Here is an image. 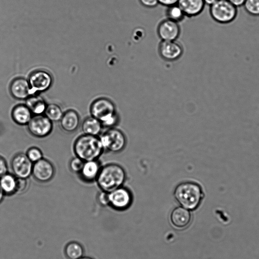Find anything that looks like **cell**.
Instances as JSON below:
<instances>
[{"label": "cell", "mask_w": 259, "mask_h": 259, "mask_svg": "<svg viewBox=\"0 0 259 259\" xmlns=\"http://www.w3.org/2000/svg\"><path fill=\"white\" fill-rule=\"evenodd\" d=\"M84 161L75 156L69 162V168L71 171L75 174H79L83 165Z\"/></svg>", "instance_id": "28"}, {"label": "cell", "mask_w": 259, "mask_h": 259, "mask_svg": "<svg viewBox=\"0 0 259 259\" xmlns=\"http://www.w3.org/2000/svg\"><path fill=\"white\" fill-rule=\"evenodd\" d=\"M11 116L13 121L18 125H27L33 116L30 109L26 105H18L12 111Z\"/></svg>", "instance_id": "19"}, {"label": "cell", "mask_w": 259, "mask_h": 259, "mask_svg": "<svg viewBox=\"0 0 259 259\" xmlns=\"http://www.w3.org/2000/svg\"><path fill=\"white\" fill-rule=\"evenodd\" d=\"M126 174L120 165L111 163L101 167L96 182L100 189L110 192L121 187L125 182Z\"/></svg>", "instance_id": "2"}, {"label": "cell", "mask_w": 259, "mask_h": 259, "mask_svg": "<svg viewBox=\"0 0 259 259\" xmlns=\"http://www.w3.org/2000/svg\"><path fill=\"white\" fill-rule=\"evenodd\" d=\"M25 154L29 159L33 163L43 158L42 151L36 147L29 148Z\"/></svg>", "instance_id": "27"}, {"label": "cell", "mask_w": 259, "mask_h": 259, "mask_svg": "<svg viewBox=\"0 0 259 259\" xmlns=\"http://www.w3.org/2000/svg\"><path fill=\"white\" fill-rule=\"evenodd\" d=\"M140 3L147 8L156 7L159 4L157 0H139Z\"/></svg>", "instance_id": "30"}, {"label": "cell", "mask_w": 259, "mask_h": 259, "mask_svg": "<svg viewBox=\"0 0 259 259\" xmlns=\"http://www.w3.org/2000/svg\"><path fill=\"white\" fill-rule=\"evenodd\" d=\"M55 174V168L51 162L42 158L33 164L32 175L37 181L47 183L50 181Z\"/></svg>", "instance_id": "10"}, {"label": "cell", "mask_w": 259, "mask_h": 259, "mask_svg": "<svg viewBox=\"0 0 259 259\" xmlns=\"http://www.w3.org/2000/svg\"><path fill=\"white\" fill-rule=\"evenodd\" d=\"M210 15L213 20L220 24L233 21L237 15V8L227 0H218L210 6Z\"/></svg>", "instance_id": "5"}, {"label": "cell", "mask_w": 259, "mask_h": 259, "mask_svg": "<svg viewBox=\"0 0 259 259\" xmlns=\"http://www.w3.org/2000/svg\"><path fill=\"white\" fill-rule=\"evenodd\" d=\"M17 177L7 172L0 178V187L5 195H12L17 193Z\"/></svg>", "instance_id": "22"}, {"label": "cell", "mask_w": 259, "mask_h": 259, "mask_svg": "<svg viewBox=\"0 0 259 259\" xmlns=\"http://www.w3.org/2000/svg\"><path fill=\"white\" fill-rule=\"evenodd\" d=\"M158 4L166 7L178 4L179 0H157Z\"/></svg>", "instance_id": "33"}, {"label": "cell", "mask_w": 259, "mask_h": 259, "mask_svg": "<svg viewBox=\"0 0 259 259\" xmlns=\"http://www.w3.org/2000/svg\"><path fill=\"white\" fill-rule=\"evenodd\" d=\"M205 5H207L208 6H210L214 4L215 2L218 1V0H203Z\"/></svg>", "instance_id": "35"}, {"label": "cell", "mask_w": 259, "mask_h": 259, "mask_svg": "<svg viewBox=\"0 0 259 259\" xmlns=\"http://www.w3.org/2000/svg\"><path fill=\"white\" fill-rule=\"evenodd\" d=\"M98 200L102 205L108 204V192L101 190L98 194Z\"/></svg>", "instance_id": "32"}, {"label": "cell", "mask_w": 259, "mask_h": 259, "mask_svg": "<svg viewBox=\"0 0 259 259\" xmlns=\"http://www.w3.org/2000/svg\"><path fill=\"white\" fill-rule=\"evenodd\" d=\"M157 31L162 41L176 40L180 35L181 28L179 23L166 19L159 23Z\"/></svg>", "instance_id": "12"}, {"label": "cell", "mask_w": 259, "mask_h": 259, "mask_svg": "<svg viewBox=\"0 0 259 259\" xmlns=\"http://www.w3.org/2000/svg\"><path fill=\"white\" fill-rule=\"evenodd\" d=\"M61 128L67 133H72L78 127L80 117L78 113L74 110L65 112L59 121Z\"/></svg>", "instance_id": "16"}, {"label": "cell", "mask_w": 259, "mask_h": 259, "mask_svg": "<svg viewBox=\"0 0 259 259\" xmlns=\"http://www.w3.org/2000/svg\"><path fill=\"white\" fill-rule=\"evenodd\" d=\"M178 5L185 16L192 17L199 15L204 10L205 4L203 0H179Z\"/></svg>", "instance_id": "17"}, {"label": "cell", "mask_w": 259, "mask_h": 259, "mask_svg": "<svg viewBox=\"0 0 259 259\" xmlns=\"http://www.w3.org/2000/svg\"><path fill=\"white\" fill-rule=\"evenodd\" d=\"M27 125L29 133L38 138L48 136L53 129V122L44 114L33 115Z\"/></svg>", "instance_id": "7"}, {"label": "cell", "mask_w": 259, "mask_h": 259, "mask_svg": "<svg viewBox=\"0 0 259 259\" xmlns=\"http://www.w3.org/2000/svg\"><path fill=\"white\" fill-rule=\"evenodd\" d=\"M158 52L160 57L164 60L174 61L182 56L183 48L176 40H161L158 46Z\"/></svg>", "instance_id": "11"}, {"label": "cell", "mask_w": 259, "mask_h": 259, "mask_svg": "<svg viewBox=\"0 0 259 259\" xmlns=\"http://www.w3.org/2000/svg\"><path fill=\"white\" fill-rule=\"evenodd\" d=\"M102 166L98 160L84 161L79 174L82 180L88 183L96 181Z\"/></svg>", "instance_id": "14"}, {"label": "cell", "mask_w": 259, "mask_h": 259, "mask_svg": "<svg viewBox=\"0 0 259 259\" xmlns=\"http://www.w3.org/2000/svg\"><path fill=\"white\" fill-rule=\"evenodd\" d=\"M33 164L26 154L22 152L16 154L11 162L13 174L20 178L28 179L32 175Z\"/></svg>", "instance_id": "8"}, {"label": "cell", "mask_w": 259, "mask_h": 259, "mask_svg": "<svg viewBox=\"0 0 259 259\" xmlns=\"http://www.w3.org/2000/svg\"><path fill=\"white\" fill-rule=\"evenodd\" d=\"M191 220L189 210L182 207H176L170 214V221L172 224L178 228L187 227Z\"/></svg>", "instance_id": "18"}, {"label": "cell", "mask_w": 259, "mask_h": 259, "mask_svg": "<svg viewBox=\"0 0 259 259\" xmlns=\"http://www.w3.org/2000/svg\"><path fill=\"white\" fill-rule=\"evenodd\" d=\"M132 198L131 191L123 186L108 192V204L116 209L127 208L131 204Z\"/></svg>", "instance_id": "9"}, {"label": "cell", "mask_w": 259, "mask_h": 259, "mask_svg": "<svg viewBox=\"0 0 259 259\" xmlns=\"http://www.w3.org/2000/svg\"><path fill=\"white\" fill-rule=\"evenodd\" d=\"M91 116L98 119L103 127H114L119 120L116 106L107 98H100L93 102L90 107Z\"/></svg>", "instance_id": "4"}, {"label": "cell", "mask_w": 259, "mask_h": 259, "mask_svg": "<svg viewBox=\"0 0 259 259\" xmlns=\"http://www.w3.org/2000/svg\"><path fill=\"white\" fill-rule=\"evenodd\" d=\"M177 201L188 210H194L201 204L204 197L202 186L197 182L188 181L178 184L174 191Z\"/></svg>", "instance_id": "1"}, {"label": "cell", "mask_w": 259, "mask_h": 259, "mask_svg": "<svg viewBox=\"0 0 259 259\" xmlns=\"http://www.w3.org/2000/svg\"><path fill=\"white\" fill-rule=\"evenodd\" d=\"M73 148L75 156L84 161L98 160L104 150L99 136L85 134L76 139Z\"/></svg>", "instance_id": "3"}, {"label": "cell", "mask_w": 259, "mask_h": 259, "mask_svg": "<svg viewBox=\"0 0 259 259\" xmlns=\"http://www.w3.org/2000/svg\"><path fill=\"white\" fill-rule=\"evenodd\" d=\"M99 138L104 150L112 153L121 152L126 144L124 134L114 127L108 128L100 135Z\"/></svg>", "instance_id": "6"}, {"label": "cell", "mask_w": 259, "mask_h": 259, "mask_svg": "<svg viewBox=\"0 0 259 259\" xmlns=\"http://www.w3.org/2000/svg\"><path fill=\"white\" fill-rule=\"evenodd\" d=\"M243 6L250 15L259 16V0H245Z\"/></svg>", "instance_id": "26"}, {"label": "cell", "mask_w": 259, "mask_h": 259, "mask_svg": "<svg viewBox=\"0 0 259 259\" xmlns=\"http://www.w3.org/2000/svg\"><path fill=\"white\" fill-rule=\"evenodd\" d=\"M236 7H239L243 5L245 0H227Z\"/></svg>", "instance_id": "34"}, {"label": "cell", "mask_w": 259, "mask_h": 259, "mask_svg": "<svg viewBox=\"0 0 259 259\" xmlns=\"http://www.w3.org/2000/svg\"><path fill=\"white\" fill-rule=\"evenodd\" d=\"M8 164L5 159L0 156V178L8 172Z\"/></svg>", "instance_id": "31"}, {"label": "cell", "mask_w": 259, "mask_h": 259, "mask_svg": "<svg viewBox=\"0 0 259 259\" xmlns=\"http://www.w3.org/2000/svg\"><path fill=\"white\" fill-rule=\"evenodd\" d=\"M26 105L30 109L32 114H44L47 104L42 98L37 95H31L27 98Z\"/></svg>", "instance_id": "21"}, {"label": "cell", "mask_w": 259, "mask_h": 259, "mask_svg": "<svg viewBox=\"0 0 259 259\" xmlns=\"http://www.w3.org/2000/svg\"><path fill=\"white\" fill-rule=\"evenodd\" d=\"M10 91L12 96L19 100L26 99L31 95L29 81L22 78L13 80L11 84Z\"/></svg>", "instance_id": "15"}, {"label": "cell", "mask_w": 259, "mask_h": 259, "mask_svg": "<svg viewBox=\"0 0 259 259\" xmlns=\"http://www.w3.org/2000/svg\"><path fill=\"white\" fill-rule=\"evenodd\" d=\"M52 81L51 76L48 72L39 70L33 72L29 80L31 95L36 92L48 90L51 86Z\"/></svg>", "instance_id": "13"}, {"label": "cell", "mask_w": 259, "mask_h": 259, "mask_svg": "<svg viewBox=\"0 0 259 259\" xmlns=\"http://www.w3.org/2000/svg\"><path fill=\"white\" fill-rule=\"evenodd\" d=\"M103 128L101 122L96 118L91 116L87 117L81 124V130L83 134L99 136Z\"/></svg>", "instance_id": "20"}, {"label": "cell", "mask_w": 259, "mask_h": 259, "mask_svg": "<svg viewBox=\"0 0 259 259\" xmlns=\"http://www.w3.org/2000/svg\"><path fill=\"white\" fill-rule=\"evenodd\" d=\"M28 186L27 179L17 178V193H22L25 191Z\"/></svg>", "instance_id": "29"}, {"label": "cell", "mask_w": 259, "mask_h": 259, "mask_svg": "<svg viewBox=\"0 0 259 259\" xmlns=\"http://www.w3.org/2000/svg\"><path fill=\"white\" fill-rule=\"evenodd\" d=\"M64 251L68 259H79L83 256L84 249L79 243L71 241L65 246Z\"/></svg>", "instance_id": "23"}, {"label": "cell", "mask_w": 259, "mask_h": 259, "mask_svg": "<svg viewBox=\"0 0 259 259\" xmlns=\"http://www.w3.org/2000/svg\"><path fill=\"white\" fill-rule=\"evenodd\" d=\"M79 259H94V258H93L91 257H89V256H82L80 258H79Z\"/></svg>", "instance_id": "37"}, {"label": "cell", "mask_w": 259, "mask_h": 259, "mask_svg": "<svg viewBox=\"0 0 259 259\" xmlns=\"http://www.w3.org/2000/svg\"><path fill=\"white\" fill-rule=\"evenodd\" d=\"M63 113L59 105L52 103L47 105L44 115L53 122L59 121Z\"/></svg>", "instance_id": "24"}, {"label": "cell", "mask_w": 259, "mask_h": 259, "mask_svg": "<svg viewBox=\"0 0 259 259\" xmlns=\"http://www.w3.org/2000/svg\"><path fill=\"white\" fill-rule=\"evenodd\" d=\"M166 16L167 19L177 23L182 21L185 17L183 11L178 4L167 7Z\"/></svg>", "instance_id": "25"}, {"label": "cell", "mask_w": 259, "mask_h": 259, "mask_svg": "<svg viewBox=\"0 0 259 259\" xmlns=\"http://www.w3.org/2000/svg\"><path fill=\"white\" fill-rule=\"evenodd\" d=\"M5 194L0 187V203L2 201Z\"/></svg>", "instance_id": "36"}]
</instances>
